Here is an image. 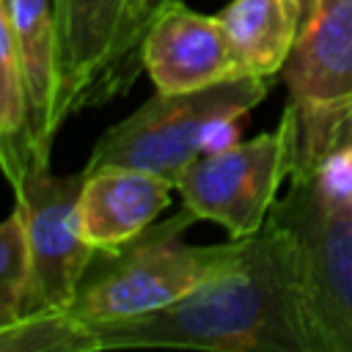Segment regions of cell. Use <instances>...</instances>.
Returning <instances> with one entry per match:
<instances>
[{
    "label": "cell",
    "instance_id": "obj_12",
    "mask_svg": "<svg viewBox=\"0 0 352 352\" xmlns=\"http://www.w3.org/2000/svg\"><path fill=\"white\" fill-rule=\"evenodd\" d=\"M217 16L242 74L275 77L286 69L302 30L297 0H231Z\"/></svg>",
    "mask_w": 352,
    "mask_h": 352
},
{
    "label": "cell",
    "instance_id": "obj_6",
    "mask_svg": "<svg viewBox=\"0 0 352 352\" xmlns=\"http://www.w3.org/2000/svg\"><path fill=\"white\" fill-rule=\"evenodd\" d=\"M60 55L58 124L121 94L138 69L157 0H52Z\"/></svg>",
    "mask_w": 352,
    "mask_h": 352
},
{
    "label": "cell",
    "instance_id": "obj_2",
    "mask_svg": "<svg viewBox=\"0 0 352 352\" xmlns=\"http://www.w3.org/2000/svg\"><path fill=\"white\" fill-rule=\"evenodd\" d=\"M270 80L245 74L184 94L154 91L132 116L104 129L85 170L126 165L176 184L179 173L195 157L239 140V121L267 99Z\"/></svg>",
    "mask_w": 352,
    "mask_h": 352
},
{
    "label": "cell",
    "instance_id": "obj_7",
    "mask_svg": "<svg viewBox=\"0 0 352 352\" xmlns=\"http://www.w3.org/2000/svg\"><path fill=\"white\" fill-rule=\"evenodd\" d=\"M82 182L85 170L55 176L50 160L30 157L19 187L14 190L30 253L25 316L69 308L96 256V248L85 242L77 217Z\"/></svg>",
    "mask_w": 352,
    "mask_h": 352
},
{
    "label": "cell",
    "instance_id": "obj_10",
    "mask_svg": "<svg viewBox=\"0 0 352 352\" xmlns=\"http://www.w3.org/2000/svg\"><path fill=\"white\" fill-rule=\"evenodd\" d=\"M173 190L176 184L170 179L140 168L102 165L85 170L77 198V217L85 242L96 250L126 245L168 209Z\"/></svg>",
    "mask_w": 352,
    "mask_h": 352
},
{
    "label": "cell",
    "instance_id": "obj_4",
    "mask_svg": "<svg viewBox=\"0 0 352 352\" xmlns=\"http://www.w3.org/2000/svg\"><path fill=\"white\" fill-rule=\"evenodd\" d=\"M198 217L182 206L168 220H154L143 234L113 250H96L74 300L63 308L82 324L116 322L160 311L201 286L239 248L242 239L220 245H190L187 228Z\"/></svg>",
    "mask_w": 352,
    "mask_h": 352
},
{
    "label": "cell",
    "instance_id": "obj_11",
    "mask_svg": "<svg viewBox=\"0 0 352 352\" xmlns=\"http://www.w3.org/2000/svg\"><path fill=\"white\" fill-rule=\"evenodd\" d=\"M11 28L19 50L33 157L50 160L52 140L60 129L58 99H60V55H58V22L52 0H6Z\"/></svg>",
    "mask_w": 352,
    "mask_h": 352
},
{
    "label": "cell",
    "instance_id": "obj_1",
    "mask_svg": "<svg viewBox=\"0 0 352 352\" xmlns=\"http://www.w3.org/2000/svg\"><path fill=\"white\" fill-rule=\"evenodd\" d=\"M94 352L179 346L209 352H308L283 245L272 223L176 302L116 322L85 324Z\"/></svg>",
    "mask_w": 352,
    "mask_h": 352
},
{
    "label": "cell",
    "instance_id": "obj_14",
    "mask_svg": "<svg viewBox=\"0 0 352 352\" xmlns=\"http://www.w3.org/2000/svg\"><path fill=\"white\" fill-rule=\"evenodd\" d=\"M0 352H94V341L82 322L52 311L0 327Z\"/></svg>",
    "mask_w": 352,
    "mask_h": 352
},
{
    "label": "cell",
    "instance_id": "obj_16",
    "mask_svg": "<svg viewBox=\"0 0 352 352\" xmlns=\"http://www.w3.org/2000/svg\"><path fill=\"white\" fill-rule=\"evenodd\" d=\"M300 3V14H302V30H305V25L311 22V16H314V8H316V0H297ZM300 30V33H302Z\"/></svg>",
    "mask_w": 352,
    "mask_h": 352
},
{
    "label": "cell",
    "instance_id": "obj_13",
    "mask_svg": "<svg viewBox=\"0 0 352 352\" xmlns=\"http://www.w3.org/2000/svg\"><path fill=\"white\" fill-rule=\"evenodd\" d=\"M30 157H33V135H30L22 63L11 28L8 3L0 0V173L11 184V190L19 187Z\"/></svg>",
    "mask_w": 352,
    "mask_h": 352
},
{
    "label": "cell",
    "instance_id": "obj_8",
    "mask_svg": "<svg viewBox=\"0 0 352 352\" xmlns=\"http://www.w3.org/2000/svg\"><path fill=\"white\" fill-rule=\"evenodd\" d=\"M140 60L160 94H184L245 77L220 16L198 14L184 0H157Z\"/></svg>",
    "mask_w": 352,
    "mask_h": 352
},
{
    "label": "cell",
    "instance_id": "obj_5",
    "mask_svg": "<svg viewBox=\"0 0 352 352\" xmlns=\"http://www.w3.org/2000/svg\"><path fill=\"white\" fill-rule=\"evenodd\" d=\"M297 157V121L286 104L275 129L195 157L176 179L182 206L217 223L231 239L261 231Z\"/></svg>",
    "mask_w": 352,
    "mask_h": 352
},
{
    "label": "cell",
    "instance_id": "obj_3",
    "mask_svg": "<svg viewBox=\"0 0 352 352\" xmlns=\"http://www.w3.org/2000/svg\"><path fill=\"white\" fill-rule=\"evenodd\" d=\"M267 220L283 245L308 352H352V209L327 204L294 168Z\"/></svg>",
    "mask_w": 352,
    "mask_h": 352
},
{
    "label": "cell",
    "instance_id": "obj_15",
    "mask_svg": "<svg viewBox=\"0 0 352 352\" xmlns=\"http://www.w3.org/2000/svg\"><path fill=\"white\" fill-rule=\"evenodd\" d=\"M30 280V253L22 212L0 220V327H8L25 316V297Z\"/></svg>",
    "mask_w": 352,
    "mask_h": 352
},
{
    "label": "cell",
    "instance_id": "obj_9",
    "mask_svg": "<svg viewBox=\"0 0 352 352\" xmlns=\"http://www.w3.org/2000/svg\"><path fill=\"white\" fill-rule=\"evenodd\" d=\"M283 80L300 126H319L352 110V0H316Z\"/></svg>",
    "mask_w": 352,
    "mask_h": 352
}]
</instances>
